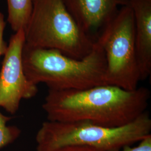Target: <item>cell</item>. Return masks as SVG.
<instances>
[{"label": "cell", "instance_id": "obj_11", "mask_svg": "<svg viewBox=\"0 0 151 151\" xmlns=\"http://www.w3.org/2000/svg\"><path fill=\"white\" fill-rule=\"evenodd\" d=\"M114 151H151V134L140 140L135 147H131V145L124 146L119 150Z\"/></svg>", "mask_w": 151, "mask_h": 151}, {"label": "cell", "instance_id": "obj_3", "mask_svg": "<svg viewBox=\"0 0 151 151\" xmlns=\"http://www.w3.org/2000/svg\"><path fill=\"white\" fill-rule=\"evenodd\" d=\"M151 118L146 111L132 122L110 128L87 122H44L36 135L37 151H54L82 146L98 151L119 150L151 134Z\"/></svg>", "mask_w": 151, "mask_h": 151}, {"label": "cell", "instance_id": "obj_7", "mask_svg": "<svg viewBox=\"0 0 151 151\" xmlns=\"http://www.w3.org/2000/svg\"><path fill=\"white\" fill-rule=\"evenodd\" d=\"M63 1L78 27L93 39H94L92 37L93 34L100 32V34L120 8L129 5V0H63Z\"/></svg>", "mask_w": 151, "mask_h": 151}, {"label": "cell", "instance_id": "obj_4", "mask_svg": "<svg viewBox=\"0 0 151 151\" xmlns=\"http://www.w3.org/2000/svg\"><path fill=\"white\" fill-rule=\"evenodd\" d=\"M24 32L27 45L55 49L76 59L89 54L96 40L80 28L63 0H33Z\"/></svg>", "mask_w": 151, "mask_h": 151}, {"label": "cell", "instance_id": "obj_6", "mask_svg": "<svg viewBox=\"0 0 151 151\" xmlns=\"http://www.w3.org/2000/svg\"><path fill=\"white\" fill-rule=\"evenodd\" d=\"M25 43L24 30L11 37L0 71V107L11 114L16 113L22 99L35 96L37 85L27 80L22 63V51Z\"/></svg>", "mask_w": 151, "mask_h": 151}, {"label": "cell", "instance_id": "obj_9", "mask_svg": "<svg viewBox=\"0 0 151 151\" xmlns=\"http://www.w3.org/2000/svg\"><path fill=\"white\" fill-rule=\"evenodd\" d=\"M7 22L15 32L24 30L32 12L33 0H7Z\"/></svg>", "mask_w": 151, "mask_h": 151}, {"label": "cell", "instance_id": "obj_10", "mask_svg": "<svg viewBox=\"0 0 151 151\" xmlns=\"http://www.w3.org/2000/svg\"><path fill=\"white\" fill-rule=\"evenodd\" d=\"M11 119L0 112V149L13 143L21 134L18 127L7 125Z\"/></svg>", "mask_w": 151, "mask_h": 151}, {"label": "cell", "instance_id": "obj_12", "mask_svg": "<svg viewBox=\"0 0 151 151\" xmlns=\"http://www.w3.org/2000/svg\"><path fill=\"white\" fill-rule=\"evenodd\" d=\"M5 27L6 22L4 15L2 12H0V58L1 56L5 55L8 46V44L5 41L4 38Z\"/></svg>", "mask_w": 151, "mask_h": 151}, {"label": "cell", "instance_id": "obj_8", "mask_svg": "<svg viewBox=\"0 0 151 151\" xmlns=\"http://www.w3.org/2000/svg\"><path fill=\"white\" fill-rule=\"evenodd\" d=\"M134 16L136 56L140 80L151 73V0H129Z\"/></svg>", "mask_w": 151, "mask_h": 151}, {"label": "cell", "instance_id": "obj_5", "mask_svg": "<svg viewBox=\"0 0 151 151\" xmlns=\"http://www.w3.org/2000/svg\"><path fill=\"white\" fill-rule=\"evenodd\" d=\"M96 39L105 55L107 84L127 90L138 88L141 80L135 52L134 16L129 5L120 8Z\"/></svg>", "mask_w": 151, "mask_h": 151}, {"label": "cell", "instance_id": "obj_13", "mask_svg": "<svg viewBox=\"0 0 151 151\" xmlns=\"http://www.w3.org/2000/svg\"><path fill=\"white\" fill-rule=\"evenodd\" d=\"M54 151H98L86 147L82 146H66L60 148Z\"/></svg>", "mask_w": 151, "mask_h": 151}, {"label": "cell", "instance_id": "obj_1", "mask_svg": "<svg viewBox=\"0 0 151 151\" xmlns=\"http://www.w3.org/2000/svg\"><path fill=\"white\" fill-rule=\"evenodd\" d=\"M148 88L127 90L105 84L82 90L48 89L42 108L48 121L87 122L106 127H120L147 111Z\"/></svg>", "mask_w": 151, "mask_h": 151}, {"label": "cell", "instance_id": "obj_2", "mask_svg": "<svg viewBox=\"0 0 151 151\" xmlns=\"http://www.w3.org/2000/svg\"><path fill=\"white\" fill-rule=\"evenodd\" d=\"M22 63L27 80L37 85H47L55 90H82L107 84L104 51L96 39L91 52L76 59L52 49L34 47L24 44Z\"/></svg>", "mask_w": 151, "mask_h": 151}]
</instances>
